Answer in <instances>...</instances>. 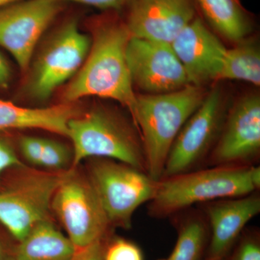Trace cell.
<instances>
[{"instance_id":"cell-1","label":"cell","mask_w":260,"mask_h":260,"mask_svg":"<svg viewBox=\"0 0 260 260\" xmlns=\"http://www.w3.org/2000/svg\"><path fill=\"white\" fill-rule=\"evenodd\" d=\"M130 38L125 23L106 22L99 25L86 59L65 89L64 100L110 99L127 108L133 116L137 95L126 59Z\"/></svg>"},{"instance_id":"cell-2","label":"cell","mask_w":260,"mask_h":260,"mask_svg":"<svg viewBox=\"0 0 260 260\" xmlns=\"http://www.w3.org/2000/svg\"><path fill=\"white\" fill-rule=\"evenodd\" d=\"M206 95L202 87L189 85L171 93L137 95L132 116L141 135L147 174L154 180L161 179L174 140Z\"/></svg>"},{"instance_id":"cell-3","label":"cell","mask_w":260,"mask_h":260,"mask_svg":"<svg viewBox=\"0 0 260 260\" xmlns=\"http://www.w3.org/2000/svg\"><path fill=\"white\" fill-rule=\"evenodd\" d=\"M260 186V168L215 167L162 178L150 200L154 216H167L192 205L252 194Z\"/></svg>"},{"instance_id":"cell-4","label":"cell","mask_w":260,"mask_h":260,"mask_svg":"<svg viewBox=\"0 0 260 260\" xmlns=\"http://www.w3.org/2000/svg\"><path fill=\"white\" fill-rule=\"evenodd\" d=\"M68 138L73 144L72 169L85 159L102 158L146 172L141 140L125 121L109 111L94 109L75 116L68 122Z\"/></svg>"},{"instance_id":"cell-5","label":"cell","mask_w":260,"mask_h":260,"mask_svg":"<svg viewBox=\"0 0 260 260\" xmlns=\"http://www.w3.org/2000/svg\"><path fill=\"white\" fill-rule=\"evenodd\" d=\"M91 44V38L80 30L76 20L62 25L32 63L24 85L26 96L34 102H47L56 89L78 73Z\"/></svg>"},{"instance_id":"cell-6","label":"cell","mask_w":260,"mask_h":260,"mask_svg":"<svg viewBox=\"0 0 260 260\" xmlns=\"http://www.w3.org/2000/svg\"><path fill=\"white\" fill-rule=\"evenodd\" d=\"M86 174L113 226H131L135 212L150 203L158 181L146 172L109 158H90Z\"/></svg>"},{"instance_id":"cell-7","label":"cell","mask_w":260,"mask_h":260,"mask_svg":"<svg viewBox=\"0 0 260 260\" xmlns=\"http://www.w3.org/2000/svg\"><path fill=\"white\" fill-rule=\"evenodd\" d=\"M51 210L76 249L107 239L112 224L87 175L70 169L53 196Z\"/></svg>"},{"instance_id":"cell-8","label":"cell","mask_w":260,"mask_h":260,"mask_svg":"<svg viewBox=\"0 0 260 260\" xmlns=\"http://www.w3.org/2000/svg\"><path fill=\"white\" fill-rule=\"evenodd\" d=\"M10 187L0 191V223L18 242L38 223L49 218L53 196L66 172L20 168Z\"/></svg>"},{"instance_id":"cell-9","label":"cell","mask_w":260,"mask_h":260,"mask_svg":"<svg viewBox=\"0 0 260 260\" xmlns=\"http://www.w3.org/2000/svg\"><path fill=\"white\" fill-rule=\"evenodd\" d=\"M57 0H20L0 9V47L20 69L30 67L38 43L61 10Z\"/></svg>"},{"instance_id":"cell-10","label":"cell","mask_w":260,"mask_h":260,"mask_svg":"<svg viewBox=\"0 0 260 260\" xmlns=\"http://www.w3.org/2000/svg\"><path fill=\"white\" fill-rule=\"evenodd\" d=\"M223 121V99L215 88L181 128L168 155L162 178L191 172L217 140Z\"/></svg>"},{"instance_id":"cell-11","label":"cell","mask_w":260,"mask_h":260,"mask_svg":"<svg viewBox=\"0 0 260 260\" xmlns=\"http://www.w3.org/2000/svg\"><path fill=\"white\" fill-rule=\"evenodd\" d=\"M126 59L133 85L145 94L171 93L191 85L168 43L131 37L126 46Z\"/></svg>"},{"instance_id":"cell-12","label":"cell","mask_w":260,"mask_h":260,"mask_svg":"<svg viewBox=\"0 0 260 260\" xmlns=\"http://www.w3.org/2000/svg\"><path fill=\"white\" fill-rule=\"evenodd\" d=\"M210 154L213 167L246 166L260 150V98L251 94L231 109Z\"/></svg>"},{"instance_id":"cell-13","label":"cell","mask_w":260,"mask_h":260,"mask_svg":"<svg viewBox=\"0 0 260 260\" xmlns=\"http://www.w3.org/2000/svg\"><path fill=\"white\" fill-rule=\"evenodd\" d=\"M131 37L170 44L196 18L194 0H127Z\"/></svg>"},{"instance_id":"cell-14","label":"cell","mask_w":260,"mask_h":260,"mask_svg":"<svg viewBox=\"0 0 260 260\" xmlns=\"http://www.w3.org/2000/svg\"><path fill=\"white\" fill-rule=\"evenodd\" d=\"M191 85L218 80L226 48L204 22L195 18L171 43Z\"/></svg>"},{"instance_id":"cell-15","label":"cell","mask_w":260,"mask_h":260,"mask_svg":"<svg viewBox=\"0 0 260 260\" xmlns=\"http://www.w3.org/2000/svg\"><path fill=\"white\" fill-rule=\"evenodd\" d=\"M260 213V198L249 194L212 203L207 208L211 229L209 260H222L246 224Z\"/></svg>"},{"instance_id":"cell-16","label":"cell","mask_w":260,"mask_h":260,"mask_svg":"<svg viewBox=\"0 0 260 260\" xmlns=\"http://www.w3.org/2000/svg\"><path fill=\"white\" fill-rule=\"evenodd\" d=\"M78 115L70 104L27 108L0 99V130L39 129L68 137V122Z\"/></svg>"},{"instance_id":"cell-17","label":"cell","mask_w":260,"mask_h":260,"mask_svg":"<svg viewBox=\"0 0 260 260\" xmlns=\"http://www.w3.org/2000/svg\"><path fill=\"white\" fill-rule=\"evenodd\" d=\"M76 250L69 238L47 219L19 242L14 260H71Z\"/></svg>"},{"instance_id":"cell-18","label":"cell","mask_w":260,"mask_h":260,"mask_svg":"<svg viewBox=\"0 0 260 260\" xmlns=\"http://www.w3.org/2000/svg\"><path fill=\"white\" fill-rule=\"evenodd\" d=\"M207 21L225 39L234 42L245 39L251 20L239 0H195Z\"/></svg>"},{"instance_id":"cell-19","label":"cell","mask_w":260,"mask_h":260,"mask_svg":"<svg viewBox=\"0 0 260 260\" xmlns=\"http://www.w3.org/2000/svg\"><path fill=\"white\" fill-rule=\"evenodd\" d=\"M232 49H226L218 80H235L260 85V51L255 42H237Z\"/></svg>"},{"instance_id":"cell-20","label":"cell","mask_w":260,"mask_h":260,"mask_svg":"<svg viewBox=\"0 0 260 260\" xmlns=\"http://www.w3.org/2000/svg\"><path fill=\"white\" fill-rule=\"evenodd\" d=\"M206 234L204 223L200 219L186 220L181 226L172 253L162 260H201Z\"/></svg>"},{"instance_id":"cell-21","label":"cell","mask_w":260,"mask_h":260,"mask_svg":"<svg viewBox=\"0 0 260 260\" xmlns=\"http://www.w3.org/2000/svg\"><path fill=\"white\" fill-rule=\"evenodd\" d=\"M73 150L60 142L45 139L39 168L49 172H66L73 167Z\"/></svg>"},{"instance_id":"cell-22","label":"cell","mask_w":260,"mask_h":260,"mask_svg":"<svg viewBox=\"0 0 260 260\" xmlns=\"http://www.w3.org/2000/svg\"><path fill=\"white\" fill-rule=\"evenodd\" d=\"M106 239L104 241L103 259L144 260L141 249L135 243L122 238H114L108 242H106Z\"/></svg>"},{"instance_id":"cell-23","label":"cell","mask_w":260,"mask_h":260,"mask_svg":"<svg viewBox=\"0 0 260 260\" xmlns=\"http://www.w3.org/2000/svg\"><path fill=\"white\" fill-rule=\"evenodd\" d=\"M46 138L39 137H21L18 141L20 153L25 161L32 167H39Z\"/></svg>"},{"instance_id":"cell-24","label":"cell","mask_w":260,"mask_h":260,"mask_svg":"<svg viewBox=\"0 0 260 260\" xmlns=\"http://www.w3.org/2000/svg\"><path fill=\"white\" fill-rule=\"evenodd\" d=\"M24 166L11 143L0 137V181L7 171L19 169Z\"/></svg>"},{"instance_id":"cell-25","label":"cell","mask_w":260,"mask_h":260,"mask_svg":"<svg viewBox=\"0 0 260 260\" xmlns=\"http://www.w3.org/2000/svg\"><path fill=\"white\" fill-rule=\"evenodd\" d=\"M232 260H260L259 243L251 239L244 241Z\"/></svg>"},{"instance_id":"cell-26","label":"cell","mask_w":260,"mask_h":260,"mask_svg":"<svg viewBox=\"0 0 260 260\" xmlns=\"http://www.w3.org/2000/svg\"><path fill=\"white\" fill-rule=\"evenodd\" d=\"M105 239L95 242L83 249H77L71 260H104L103 251Z\"/></svg>"},{"instance_id":"cell-27","label":"cell","mask_w":260,"mask_h":260,"mask_svg":"<svg viewBox=\"0 0 260 260\" xmlns=\"http://www.w3.org/2000/svg\"><path fill=\"white\" fill-rule=\"evenodd\" d=\"M59 2L70 1L95 7L102 10H120L127 0H57Z\"/></svg>"},{"instance_id":"cell-28","label":"cell","mask_w":260,"mask_h":260,"mask_svg":"<svg viewBox=\"0 0 260 260\" xmlns=\"http://www.w3.org/2000/svg\"><path fill=\"white\" fill-rule=\"evenodd\" d=\"M11 78L12 71L9 63L0 53V88H8Z\"/></svg>"},{"instance_id":"cell-29","label":"cell","mask_w":260,"mask_h":260,"mask_svg":"<svg viewBox=\"0 0 260 260\" xmlns=\"http://www.w3.org/2000/svg\"><path fill=\"white\" fill-rule=\"evenodd\" d=\"M18 1H20V0H0V9L7 6V5L16 3V2Z\"/></svg>"},{"instance_id":"cell-30","label":"cell","mask_w":260,"mask_h":260,"mask_svg":"<svg viewBox=\"0 0 260 260\" xmlns=\"http://www.w3.org/2000/svg\"><path fill=\"white\" fill-rule=\"evenodd\" d=\"M0 260H4V251H3L1 242H0Z\"/></svg>"}]
</instances>
